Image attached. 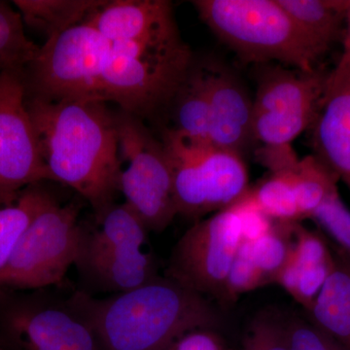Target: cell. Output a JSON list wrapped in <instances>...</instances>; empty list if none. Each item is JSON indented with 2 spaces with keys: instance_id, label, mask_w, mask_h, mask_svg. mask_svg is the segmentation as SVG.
<instances>
[{
  "instance_id": "obj_34",
  "label": "cell",
  "mask_w": 350,
  "mask_h": 350,
  "mask_svg": "<svg viewBox=\"0 0 350 350\" xmlns=\"http://www.w3.org/2000/svg\"><path fill=\"white\" fill-rule=\"evenodd\" d=\"M345 25L344 36H342V53L337 66L332 72L329 73L326 93L340 84L344 78L350 73V0L349 8L345 14Z\"/></svg>"
},
{
  "instance_id": "obj_8",
  "label": "cell",
  "mask_w": 350,
  "mask_h": 350,
  "mask_svg": "<svg viewBox=\"0 0 350 350\" xmlns=\"http://www.w3.org/2000/svg\"><path fill=\"white\" fill-rule=\"evenodd\" d=\"M121 160L120 192L148 231L161 232L177 213L174 172L169 154L142 119L124 111L116 114Z\"/></svg>"
},
{
  "instance_id": "obj_21",
  "label": "cell",
  "mask_w": 350,
  "mask_h": 350,
  "mask_svg": "<svg viewBox=\"0 0 350 350\" xmlns=\"http://www.w3.org/2000/svg\"><path fill=\"white\" fill-rule=\"evenodd\" d=\"M53 198L43 183L0 196V280L25 228Z\"/></svg>"
},
{
  "instance_id": "obj_20",
  "label": "cell",
  "mask_w": 350,
  "mask_h": 350,
  "mask_svg": "<svg viewBox=\"0 0 350 350\" xmlns=\"http://www.w3.org/2000/svg\"><path fill=\"white\" fill-rule=\"evenodd\" d=\"M175 135L197 144H211V114L200 64H193L172 103Z\"/></svg>"
},
{
  "instance_id": "obj_36",
  "label": "cell",
  "mask_w": 350,
  "mask_h": 350,
  "mask_svg": "<svg viewBox=\"0 0 350 350\" xmlns=\"http://www.w3.org/2000/svg\"><path fill=\"white\" fill-rule=\"evenodd\" d=\"M0 350H3V349H0Z\"/></svg>"
},
{
  "instance_id": "obj_12",
  "label": "cell",
  "mask_w": 350,
  "mask_h": 350,
  "mask_svg": "<svg viewBox=\"0 0 350 350\" xmlns=\"http://www.w3.org/2000/svg\"><path fill=\"white\" fill-rule=\"evenodd\" d=\"M25 69L0 75V196L54 181L27 109Z\"/></svg>"
},
{
  "instance_id": "obj_4",
  "label": "cell",
  "mask_w": 350,
  "mask_h": 350,
  "mask_svg": "<svg viewBox=\"0 0 350 350\" xmlns=\"http://www.w3.org/2000/svg\"><path fill=\"white\" fill-rule=\"evenodd\" d=\"M192 3L200 20L247 63L276 62L312 72L325 56L278 0H196Z\"/></svg>"
},
{
  "instance_id": "obj_2",
  "label": "cell",
  "mask_w": 350,
  "mask_h": 350,
  "mask_svg": "<svg viewBox=\"0 0 350 350\" xmlns=\"http://www.w3.org/2000/svg\"><path fill=\"white\" fill-rule=\"evenodd\" d=\"M68 300L103 350H167L184 334L211 328L217 319L206 297L167 276L105 299L76 292Z\"/></svg>"
},
{
  "instance_id": "obj_9",
  "label": "cell",
  "mask_w": 350,
  "mask_h": 350,
  "mask_svg": "<svg viewBox=\"0 0 350 350\" xmlns=\"http://www.w3.org/2000/svg\"><path fill=\"white\" fill-rule=\"evenodd\" d=\"M266 66L253 100L252 139L262 147L289 146L319 116L329 73Z\"/></svg>"
},
{
  "instance_id": "obj_23",
  "label": "cell",
  "mask_w": 350,
  "mask_h": 350,
  "mask_svg": "<svg viewBox=\"0 0 350 350\" xmlns=\"http://www.w3.org/2000/svg\"><path fill=\"white\" fill-rule=\"evenodd\" d=\"M96 219L93 231L83 227V243L105 250H142L149 231L125 202H115Z\"/></svg>"
},
{
  "instance_id": "obj_14",
  "label": "cell",
  "mask_w": 350,
  "mask_h": 350,
  "mask_svg": "<svg viewBox=\"0 0 350 350\" xmlns=\"http://www.w3.org/2000/svg\"><path fill=\"white\" fill-rule=\"evenodd\" d=\"M335 266V255L326 237L298 223L291 252L275 283L306 310L321 292Z\"/></svg>"
},
{
  "instance_id": "obj_33",
  "label": "cell",
  "mask_w": 350,
  "mask_h": 350,
  "mask_svg": "<svg viewBox=\"0 0 350 350\" xmlns=\"http://www.w3.org/2000/svg\"><path fill=\"white\" fill-rule=\"evenodd\" d=\"M167 350H230L211 328H197L177 338Z\"/></svg>"
},
{
  "instance_id": "obj_3",
  "label": "cell",
  "mask_w": 350,
  "mask_h": 350,
  "mask_svg": "<svg viewBox=\"0 0 350 350\" xmlns=\"http://www.w3.org/2000/svg\"><path fill=\"white\" fill-rule=\"evenodd\" d=\"M194 63L177 25L112 44L101 79L103 100L137 118L150 116L172 105Z\"/></svg>"
},
{
  "instance_id": "obj_18",
  "label": "cell",
  "mask_w": 350,
  "mask_h": 350,
  "mask_svg": "<svg viewBox=\"0 0 350 350\" xmlns=\"http://www.w3.org/2000/svg\"><path fill=\"white\" fill-rule=\"evenodd\" d=\"M334 255L335 269L306 312L310 322L345 350H350V269Z\"/></svg>"
},
{
  "instance_id": "obj_10",
  "label": "cell",
  "mask_w": 350,
  "mask_h": 350,
  "mask_svg": "<svg viewBox=\"0 0 350 350\" xmlns=\"http://www.w3.org/2000/svg\"><path fill=\"white\" fill-rule=\"evenodd\" d=\"M0 349L103 350L86 319L69 300L0 294Z\"/></svg>"
},
{
  "instance_id": "obj_32",
  "label": "cell",
  "mask_w": 350,
  "mask_h": 350,
  "mask_svg": "<svg viewBox=\"0 0 350 350\" xmlns=\"http://www.w3.org/2000/svg\"><path fill=\"white\" fill-rule=\"evenodd\" d=\"M232 207L238 213L241 221L244 241L252 243L262 238L271 231L275 224V221L262 213L246 193Z\"/></svg>"
},
{
  "instance_id": "obj_30",
  "label": "cell",
  "mask_w": 350,
  "mask_h": 350,
  "mask_svg": "<svg viewBox=\"0 0 350 350\" xmlns=\"http://www.w3.org/2000/svg\"><path fill=\"white\" fill-rule=\"evenodd\" d=\"M241 350H289L287 322L273 313L258 315L244 336Z\"/></svg>"
},
{
  "instance_id": "obj_11",
  "label": "cell",
  "mask_w": 350,
  "mask_h": 350,
  "mask_svg": "<svg viewBox=\"0 0 350 350\" xmlns=\"http://www.w3.org/2000/svg\"><path fill=\"white\" fill-rule=\"evenodd\" d=\"M243 232L232 206L196 223L175 245L167 278L202 296L222 300L226 280L241 244Z\"/></svg>"
},
{
  "instance_id": "obj_28",
  "label": "cell",
  "mask_w": 350,
  "mask_h": 350,
  "mask_svg": "<svg viewBox=\"0 0 350 350\" xmlns=\"http://www.w3.org/2000/svg\"><path fill=\"white\" fill-rule=\"evenodd\" d=\"M310 219L335 247L350 257V209L342 202L338 189L327 197Z\"/></svg>"
},
{
  "instance_id": "obj_5",
  "label": "cell",
  "mask_w": 350,
  "mask_h": 350,
  "mask_svg": "<svg viewBox=\"0 0 350 350\" xmlns=\"http://www.w3.org/2000/svg\"><path fill=\"white\" fill-rule=\"evenodd\" d=\"M112 44L82 23L46 39L25 68L27 96L50 101L103 100Z\"/></svg>"
},
{
  "instance_id": "obj_15",
  "label": "cell",
  "mask_w": 350,
  "mask_h": 350,
  "mask_svg": "<svg viewBox=\"0 0 350 350\" xmlns=\"http://www.w3.org/2000/svg\"><path fill=\"white\" fill-rule=\"evenodd\" d=\"M84 23L111 44L139 40L176 25L167 0H103Z\"/></svg>"
},
{
  "instance_id": "obj_29",
  "label": "cell",
  "mask_w": 350,
  "mask_h": 350,
  "mask_svg": "<svg viewBox=\"0 0 350 350\" xmlns=\"http://www.w3.org/2000/svg\"><path fill=\"white\" fill-rule=\"evenodd\" d=\"M268 284L251 257L250 243L243 241L226 280L222 300L234 303L243 294Z\"/></svg>"
},
{
  "instance_id": "obj_7",
  "label": "cell",
  "mask_w": 350,
  "mask_h": 350,
  "mask_svg": "<svg viewBox=\"0 0 350 350\" xmlns=\"http://www.w3.org/2000/svg\"><path fill=\"white\" fill-rule=\"evenodd\" d=\"M162 142L174 172L178 215L200 218L236 204L246 192L243 157L213 144H197L167 129Z\"/></svg>"
},
{
  "instance_id": "obj_16",
  "label": "cell",
  "mask_w": 350,
  "mask_h": 350,
  "mask_svg": "<svg viewBox=\"0 0 350 350\" xmlns=\"http://www.w3.org/2000/svg\"><path fill=\"white\" fill-rule=\"evenodd\" d=\"M315 157L350 192V73L324 96L313 124Z\"/></svg>"
},
{
  "instance_id": "obj_26",
  "label": "cell",
  "mask_w": 350,
  "mask_h": 350,
  "mask_svg": "<svg viewBox=\"0 0 350 350\" xmlns=\"http://www.w3.org/2000/svg\"><path fill=\"white\" fill-rule=\"evenodd\" d=\"M38 49L27 38L20 13L0 1V75L27 68Z\"/></svg>"
},
{
  "instance_id": "obj_17",
  "label": "cell",
  "mask_w": 350,
  "mask_h": 350,
  "mask_svg": "<svg viewBox=\"0 0 350 350\" xmlns=\"http://www.w3.org/2000/svg\"><path fill=\"white\" fill-rule=\"evenodd\" d=\"M75 266L101 289L115 294L129 291L157 278L155 264L144 250H111L81 241Z\"/></svg>"
},
{
  "instance_id": "obj_1",
  "label": "cell",
  "mask_w": 350,
  "mask_h": 350,
  "mask_svg": "<svg viewBox=\"0 0 350 350\" xmlns=\"http://www.w3.org/2000/svg\"><path fill=\"white\" fill-rule=\"evenodd\" d=\"M27 105L53 179L81 196L98 217L120 192L116 114L100 100L50 101L27 96Z\"/></svg>"
},
{
  "instance_id": "obj_25",
  "label": "cell",
  "mask_w": 350,
  "mask_h": 350,
  "mask_svg": "<svg viewBox=\"0 0 350 350\" xmlns=\"http://www.w3.org/2000/svg\"><path fill=\"white\" fill-rule=\"evenodd\" d=\"M293 167L282 172H271L264 181L246 192L255 206L275 222H300L301 220L295 194Z\"/></svg>"
},
{
  "instance_id": "obj_19",
  "label": "cell",
  "mask_w": 350,
  "mask_h": 350,
  "mask_svg": "<svg viewBox=\"0 0 350 350\" xmlns=\"http://www.w3.org/2000/svg\"><path fill=\"white\" fill-rule=\"evenodd\" d=\"M294 24L324 54L342 39L349 0H278Z\"/></svg>"
},
{
  "instance_id": "obj_22",
  "label": "cell",
  "mask_w": 350,
  "mask_h": 350,
  "mask_svg": "<svg viewBox=\"0 0 350 350\" xmlns=\"http://www.w3.org/2000/svg\"><path fill=\"white\" fill-rule=\"evenodd\" d=\"M103 0H15L23 22L38 29L46 39L82 24Z\"/></svg>"
},
{
  "instance_id": "obj_13",
  "label": "cell",
  "mask_w": 350,
  "mask_h": 350,
  "mask_svg": "<svg viewBox=\"0 0 350 350\" xmlns=\"http://www.w3.org/2000/svg\"><path fill=\"white\" fill-rule=\"evenodd\" d=\"M211 114V144L243 157L253 142V100L238 76L215 63L200 64Z\"/></svg>"
},
{
  "instance_id": "obj_24",
  "label": "cell",
  "mask_w": 350,
  "mask_h": 350,
  "mask_svg": "<svg viewBox=\"0 0 350 350\" xmlns=\"http://www.w3.org/2000/svg\"><path fill=\"white\" fill-rule=\"evenodd\" d=\"M292 174L301 219H310L327 197L338 189V177L314 155L299 159Z\"/></svg>"
},
{
  "instance_id": "obj_27",
  "label": "cell",
  "mask_w": 350,
  "mask_h": 350,
  "mask_svg": "<svg viewBox=\"0 0 350 350\" xmlns=\"http://www.w3.org/2000/svg\"><path fill=\"white\" fill-rule=\"evenodd\" d=\"M299 222H275L268 234L250 243L251 257L261 271L266 282L275 283L286 264Z\"/></svg>"
},
{
  "instance_id": "obj_6",
  "label": "cell",
  "mask_w": 350,
  "mask_h": 350,
  "mask_svg": "<svg viewBox=\"0 0 350 350\" xmlns=\"http://www.w3.org/2000/svg\"><path fill=\"white\" fill-rule=\"evenodd\" d=\"M79 206L52 200L34 216L18 241L0 280V290L57 286L77 262L83 236Z\"/></svg>"
},
{
  "instance_id": "obj_35",
  "label": "cell",
  "mask_w": 350,
  "mask_h": 350,
  "mask_svg": "<svg viewBox=\"0 0 350 350\" xmlns=\"http://www.w3.org/2000/svg\"><path fill=\"white\" fill-rule=\"evenodd\" d=\"M329 243H330L332 250H333L336 256H337L338 259L340 260V261L344 262L345 266H347V268L350 269V257L347 256V255H345V253L342 252V251L338 250L337 247H335V246H334L333 244L330 243V241H329Z\"/></svg>"
},
{
  "instance_id": "obj_31",
  "label": "cell",
  "mask_w": 350,
  "mask_h": 350,
  "mask_svg": "<svg viewBox=\"0 0 350 350\" xmlns=\"http://www.w3.org/2000/svg\"><path fill=\"white\" fill-rule=\"evenodd\" d=\"M289 350H345L310 320L287 322Z\"/></svg>"
}]
</instances>
